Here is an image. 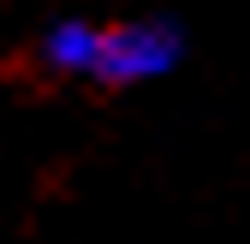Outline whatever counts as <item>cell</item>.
<instances>
[{"label":"cell","mask_w":250,"mask_h":244,"mask_svg":"<svg viewBox=\"0 0 250 244\" xmlns=\"http://www.w3.org/2000/svg\"><path fill=\"white\" fill-rule=\"evenodd\" d=\"M185 24L167 12H131V18H54L30 36V72L54 83L83 89H137L179 72Z\"/></svg>","instance_id":"obj_1"}]
</instances>
